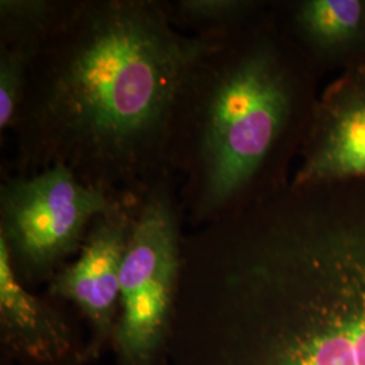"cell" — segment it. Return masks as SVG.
I'll return each instance as SVG.
<instances>
[{
	"label": "cell",
	"instance_id": "cell-7",
	"mask_svg": "<svg viewBox=\"0 0 365 365\" xmlns=\"http://www.w3.org/2000/svg\"><path fill=\"white\" fill-rule=\"evenodd\" d=\"M63 306L48 295H36L16 277L0 242L1 365H91L87 336Z\"/></svg>",
	"mask_w": 365,
	"mask_h": 365
},
{
	"label": "cell",
	"instance_id": "cell-3",
	"mask_svg": "<svg viewBox=\"0 0 365 365\" xmlns=\"http://www.w3.org/2000/svg\"><path fill=\"white\" fill-rule=\"evenodd\" d=\"M272 24L218 39L187 80L170 125L167 168L184 223L202 227L288 184L282 178L306 113L302 56ZM313 110V108H312Z\"/></svg>",
	"mask_w": 365,
	"mask_h": 365
},
{
	"label": "cell",
	"instance_id": "cell-5",
	"mask_svg": "<svg viewBox=\"0 0 365 365\" xmlns=\"http://www.w3.org/2000/svg\"><path fill=\"white\" fill-rule=\"evenodd\" d=\"M63 165L15 173L0 187V242L26 286L49 283L78 256L92 222L117 203Z\"/></svg>",
	"mask_w": 365,
	"mask_h": 365
},
{
	"label": "cell",
	"instance_id": "cell-11",
	"mask_svg": "<svg viewBox=\"0 0 365 365\" xmlns=\"http://www.w3.org/2000/svg\"><path fill=\"white\" fill-rule=\"evenodd\" d=\"M178 29H192L195 36L225 38L249 25L257 16V3L248 0H176L164 1Z\"/></svg>",
	"mask_w": 365,
	"mask_h": 365
},
{
	"label": "cell",
	"instance_id": "cell-9",
	"mask_svg": "<svg viewBox=\"0 0 365 365\" xmlns=\"http://www.w3.org/2000/svg\"><path fill=\"white\" fill-rule=\"evenodd\" d=\"M297 38L321 58H344L365 48V1L304 0L292 7Z\"/></svg>",
	"mask_w": 365,
	"mask_h": 365
},
{
	"label": "cell",
	"instance_id": "cell-6",
	"mask_svg": "<svg viewBox=\"0 0 365 365\" xmlns=\"http://www.w3.org/2000/svg\"><path fill=\"white\" fill-rule=\"evenodd\" d=\"M135 202H119L92 222L76 259L48 283L46 295L72 304L84 319L92 364L111 352L119 314L120 271Z\"/></svg>",
	"mask_w": 365,
	"mask_h": 365
},
{
	"label": "cell",
	"instance_id": "cell-12",
	"mask_svg": "<svg viewBox=\"0 0 365 365\" xmlns=\"http://www.w3.org/2000/svg\"><path fill=\"white\" fill-rule=\"evenodd\" d=\"M30 58L24 53L0 46V131L11 130L26 88Z\"/></svg>",
	"mask_w": 365,
	"mask_h": 365
},
{
	"label": "cell",
	"instance_id": "cell-8",
	"mask_svg": "<svg viewBox=\"0 0 365 365\" xmlns=\"http://www.w3.org/2000/svg\"><path fill=\"white\" fill-rule=\"evenodd\" d=\"M292 185L365 180V66L327 88L314 106Z\"/></svg>",
	"mask_w": 365,
	"mask_h": 365
},
{
	"label": "cell",
	"instance_id": "cell-10",
	"mask_svg": "<svg viewBox=\"0 0 365 365\" xmlns=\"http://www.w3.org/2000/svg\"><path fill=\"white\" fill-rule=\"evenodd\" d=\"M78 3V0H1L0 46L24 53L31 60L66 24Z\"/></svg>",
	"mask_w": 365,
	"mask_h": 365
},
{
	"label": "cell",
	"instance_id": "cell-4",
	"mask_svg": "<svg viewBox=\"0 0 365 365\" xmlns=\"http://www.w3.org/2000/svg\"><path fill=\"white\" fill-rule=\"evenodd\" d=\"M182 226L172 178L156 182L134 205L120 271L114 365H168L182 286Z\"/></svg>",
	"mask_w": 365,
	"mask_h": 365
},
{
	"label": "cell",
	"instance_id": "cell-1",
	"mask_svg": "<svg viewBox=\"0 0 365 365\" xmlns=\"http://www.w3.org/2000/svg\"><path fill=\"white\" fill-rule=\"evenodd\" d=\"M168 365H365V180L185 232Z\"/></svg>",
	"mask_w": 365,
	"mask_h": 365
},
{
	"label": "cell",
	"instance_id": "cell-2",
	"mask_svg": "<svg viewBox=\"0 0 365 365\" xmlns=\"http://www.w3.org/2000/svg\"><path fill=\"white\" fill-rule=\"evenodd\" d=\"M218 39L180 31L164 1L78 0L30 60L11 128L16 173L63 165L117 200H138L170 178L176 105Z\"/></svg>",
	"mask_w": 365,
	"mask_h": 365
}]
</instances>
